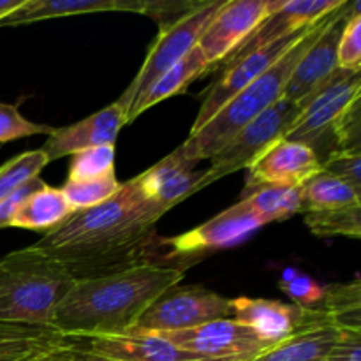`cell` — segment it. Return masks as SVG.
<instances>
[{
    "instance_id": "d6986e66",
    "label": "cell",
    "mask_w": 361,
    "mask_h": 361,
    "mask_svg": "<svg viewBox=\"0 0 361 361\" xmlns=\"http://www.w3.org/2000/svg\"><path fill=\"white\" fill-rule=\"evenodd\" d=\"M194 168L196 166L187 162L176 148L168 157L137 175V178L147 197L171 210L180 201L197 192L203 171H196Z\"/></svg>"
},
{
    "instance_id": "8992f818",
    "label": "cell",
    "mask_w": 361,
    "mask_h": 361,
    "mask_svg": "<svg viewBox=\"0 0 361 361\" xmlns=\"http://www.w3.org/2000/svg\"><path fill=\"white\" fill-rule=\"evenodd\" d=\"M224 2L226 0H204L178 21L161 28L157 39L148 49L140 73L136 74L133 83L126 88V92L120 95L118 101L130 108L133 102L140 99L159 76H162L166 71L178 63L187 53L192 51L210 21L224 6Z\"/></svg>"
},
{
    "instance_id": "5b68a950",
    "label": "cell",
    "mask_w": 361,
    "mask_h": 361,
    "mask_svg": "<svg viewBox=\"0 0 361 361\" xmlns=\"http://www.w3.org/2000/svg\"><path fill=\"white\" fill-rule=\"evenodd\" d=\"M298 115L300 106L284 99L261 113L210 159V166L204 169L200 180L197 192L224 176L249 169L271 145L284 140L286 133Z\"/></svg>"
},
{
    "instance_id": "f546056e",
    "label": "cell",
    "mask_w": 361,
    "mask_h": 361,
    "mask_svg": "<svg viewBox=\"0 0 361 361\" xmlns=\"http://www.w3.org/2000/svg\"><path fill=\"white\" fill-rule=\"evenodd\" d=\"M122 183L116 180L115 173L101 176L94 180H81V182H69L67 180L60 190L63 192L66 200L69 201L74 210H87V208L97 207L106 203L118 192Z\"/></svg>"
},
{
    "instance_id": "9a60e30c",
    "label": "cell",
    "mask_w": 361,
    "mask_h": 361,
    "mask_svg": "<svg viewBox=\"0 0 361 361\" xmlns=\"http://www.w3.org/2000/svg\"><path fill=\"white\" fill-rule=\"evenodd\" d=\"M321 171L323 162L317 152L303 143L281 140L250 166L242 197L267 187H302Z\"/></svg>"
},
{
    "instance_id": "52a82bcc",
    "label": "cell",
    "mask_w": 361,
    "mask_h": 361,
    "mask_svg": "<svg viewBox=\"0 0 361 361\" xmlns=\"http://www.w3.org/2000/svg\"><path fill=\"white\" fill-rule=\"evenodd\" d=\"M233 317L231 300L204 286H175L159 296L129 334H169Z\"/></svg>"
},
{
    "instance_id": "d590c367",
    "label": "cell",
    "mask_w": 361,
    "mask_h": 361,
    "mask_svg": "<svg viewBox=\"0 0 361 361\" xmlns=\"http://www.w3.org/2000/svg\"><path fill=\"white\" fill-rule=\"evenodd\" d=\"M279 286L293 300L295 305L316 307L319 305L324 295V288L319 282L307 277V275H298L291 268L284 271Z\"/></svg>"
},
{
    "instance_id": "f1b7e54d",
    "label": "cell",
    "mask_w": 361,
    "mask_h": 361,
    "mask_svg": "<svg viewBox=\"0 0 361 361\" xmlns=\"http://www.w3.org/2000/svg\"><path fill=\"white\" fill-rule=\"evenodd\" d=\"M48 162V157L39 148L23 152L0 166V203L32 178H37Z\"/></svg>"
},
{
    "instance_id": "30bf717a",
    "label": "cell",
    "mask_w": 361,
    "mask_h": 361,
    "mask_svg": "<svg viewBox=\"0 0 361 361\" xmlns=\"http://www.w3.org/2000/svg\"><path fill=\"white\" fill-rule=\"evenodd\" d=\"M231 309L233 319L249 326L261 338L274 344L305 331L334 328L330 317L319 305L302 307L279 300L240 296L231 300Z\"/></svg>"
},
{
    "instance_id": "e0dca14e",
    "label": "cell",
    "mask_w": 361,
    "mask_h": 361,
    "mask_svg": "<svg viewBox=\"0 0 361 361\" xmlns=\"http://www.w3.org/2000/svg\"><path fill=\"white\" fill-rule=\"evenodd\" d=\"M345 2L348 0H284V4L275 13L264 18L259 27L252 32V35L219 67L229 66L249 51L279 41V39L289 37L302 28L317 23L324 16L345 6Z\"/></svg>"
},
{
    "instance_id": "2e32d148",
    "label": "cell",
    "mask_w": 361,
    "mask_h": 361,
    "mask_svg": "<svg viewBox=\"0 0 361 361\" xmlns=\"http://www.w3.org/2000/svg\"><path fill=\"white\" fill-rule=\"evenodd\" d=\"M129 108L116 101L94 115L71 123L67 127L53 129L41 147L48 161H56L66 155L97 147H115V141L123 126H127Z\"/></svg>"
},
{
    "instance_id": "d4e9b609",
    "label": "cell",
    "mask_w": 361,
    "mask_h": 361,
    "mask_svg": "<svg viewBox=\"0 0 361 361\" xmlns=\"http://www.w3.org/2000/svg\"><path fill=\"white\" fill-rule=\"evenodd\" d=\"M338 337L337 328H321L293 335L252 361H317L324 360Z\"/></svg>"
},
{
    "instance_id": "b9f144b4",
    "label": "cell",
    "mask_w": 361,
    "mask_h": 361,
    "mask_svg": "<svg viewBox=\"0 0 361 361\" xmlns=\"http://www.w3.org/2000/svg\"><path fill=\"white\" fill-rule=\"evenodd\" d=\"M317 361H324V360H317Z\"/></svg>"
},
{
    "instance_id": "277c9868",
    "label": "cell",
    "mask_w": 361,
    "mask_h": 361,
    "mask_svg": "<svg viewBox=\"0 0 361 361\" xmlns=\"http://www.w3.org/2000/svg\"><path fill=\"white\" fill-rule=\"evenodd\" d=\"M74 282L63 264L32 245L6 254L0 257V326L51 328Z\"/></svg>"
},
{
    "instance_id": "74e56055",
    "label": "cell",
    "mask_w": 361,
    "mask_h": 361,
    "mask_svg": "<svg viewBox=\"0 0 361 361\" xmlns=\"http://www.w3.org/2000/svg\"><path fill=\"white\" fill-rule=\"evenodd\" d=\"M42 180L39 178H32L30 182L25 183L23 187H20V189L16 190L14 194H11L7 200H4L2 203H0V229L2 228H9L11 224V219L14 217V214L18 212V208L21 207V203H23L25 200H27L28 196H30L34 190H37L39 187L42 185Z\"/></svg>"
},
{
    "instance_id": "3957f363",
    "label": "cell",
    "mask_w": 361,
    "mask_h": 361,
    "mask_svg": "<svg viewBox=\"0 0 361 361\" xmlns=\"http://www.w3.org/2000/svg\"><path fill=\"white\" fill-rule=\"evenodd\" d=\"M337 11L317 21L277 63H274L267 73L261 74L250 85H247L243 90H240L231 101L226 102L219 109L217 115L210 122L204 123L197 133L190 134L185 143L178 147L182 157L192 166H197L207 159L210 161L243 127L249 126L261 113H264L275 102L281 101L286 85H288L291 74L295 73V67L298 66L307 49L319 37V34L330 23Z\"/></svg>"
},
{
    "instance_id": "5bb4252c",
    "label": "cell",
    "mask_w": 361,
    "mask_h": 361,
    "mask_svg": "<svg viewBox=\"0 0 361 361\" xmlns=\"http://www.w3.org/2000/svg\"><path fill=\"white\" fill-rule=\"evenodd\" d=\"M358 9V2H345V6L334 14L330 23L324 27L319 37L312 42L298 66L295 67V73L291 74L284 88V94H282L284 101L302 106L310 95L316 94L335 76V73L338 71L337 49L342 30H344L348 18Z\"/></svg>"
},
{
    "instance_id": "9c48e42d",
    "label": "cell",
    "mask_w": 361,
    "mask_h": 361,
    "mask_svg": "<svg viewBox=\"0 0 361 361\" xmlns=\"http://www.w3.org/2000/svg\"><path fill=\"white\" fill-rule=\"evenodd\" d=\"M155 335L204 361H252L275 345L233 317L212 321L190 330Z\"/></svg>"
},
{
    "instance_id": "836d02e7",
    "label": "cell",
    "mask_w": 361,
    "mask_h": 361,
    "mask_svg": "<svg viewBox=\"0 0 361 361\" xmlns=\"http://www.w3.org/2000/svg\"><path fill=\"white\" fill-rule=\"evenodd\" d=\"M338 69L360 73L361 71V13L355 11L348 18L337 49Z\"/></svg>"
},
{
    "instance_id": "cb8c5ba5",
    "label": "cell",
    "mask_w": 361,
    "mask_h": 361,
    "mask_svg": "<svg viewBox=\"0 0 361 361\" xmlns=\"http://www.w3.org/2000/svg\"><path fill=\"white\" fill-rule=\"evenodd\" d=\"M361 207V194L335 176L321 171L302 185V214Z\"/></svg>"
},
{
    "instance_id": "7c38bea8",
    "label": "cell",
    "mask_w": 361,
    "mask_h": 361,
    "mask_svg": "<svg viewBox=\"0 0 361 361\" xmlns=\"http://www.w3.org/2000/svg\"><path fill=\"white\" fill-rule=\"evenodd\" d=\"M282 4L284 0H226L197 42L212 71L231 56L252 35L261 21Z\"/></svg>"
},
{
    "instance_id": "f35d334b",
    "label": "cell",
    "mask_w": 361,
    "mask_h": 361,
    "mask_svg": "<svg viewBox=\"0 0 361 361\" xmlns=\"http://www.w3.org/2000/svg\"><path fill=\"white\" fill-rule=\"evenodd\" d=\"M85 355L80 353L78 349H74L73 345H62V348L51 349L48 353H42V355L34 356V358L27 360V361H83Z\"/></svg>"
},
{
    "instance_id": "ab89813d",
    "label": "cell",
    "mask_w": 361,
    "mask_h": 361,
    "mask_svg": "<svg viewBox=\"0 0 361 361\" xmlns=\"http://www.w3.org/2000/svg\"><path fill=\"white\" fill-rule=\"evenodd\" d=\"M27 0H0V21L6 20L13 13H16Z\"/></svg>"
},
{
    "instance_id": "ffe728a7",
    "label": "cell",
    "mask_w": 361,
    "mask_h": 361,
    "mask_svg": "<svg viewBox=\"0 0 361 361\" xmlns=\"http://www.w3.org/2000/svg\"><path fill=\"white\" fill-rule=\"evenodd\" d=\"M141 7H143V0H27L16 13L0 21V25L14 27V25L53 20V18L108 13V11L141 14Z\"/></svg>"
},
{
    "instance_id": "ba28073f",
    "label": "cell",
    "mask_w": 361,
    "mask_h": 361,
    "mask_svg": "<svg viewBox=\"0 0 361 361\" xmlns=\"http://www.w3.org/2000/svg\"><path fill=\"white\" fill-rule=\"evenodd\" d=\"M263 226L267 224L247 207L245 201L240 200L228 210L183 235L161 238V264L171 267V261H175L173 267L180 268V261H187V264L196 263L215 250L245 242Z\"/></svg>"
},
{
    "instance_id": "4fadbf2b",
    "label": "cell",
    "mask_w": 361,
    "mask_h": 361,
    "mask_svg": "<svg viewBox=\"0 0 361 361\" xmlns=\"http://www.w3.org/2000/svg\"><path fill=\"white\" fill-rule=\"evenodd\" d=\"M360 95L361 74L338 69L323 88L300 106V115L291 123L284 140L303 143L314 150L316 145L330 134L331 126L341 113Z\"/></svg>"
},
{
    "instance_id": "6da1fadb",
    "label": "cell",
    "mask_w": 361,
    "mask_h": 361,
    "mask_svg": "<svg viewBox=\"0 0 361 361\" xmlns=\"http://www.w3.org/2000/svg\"><path fill=\"white\" fill-rule=\"evenodd\" d=\"M168 212L147 197L136 176L106 203L74 212L32 247L63 264L74 281L147 264L162 267L155 224Z\"/></svg>"
},
{
    "instance_id": "4316f807",
    "label": "cell",
    "mask_w": 361,
    "mask_h": 361,
    "mask_svg": "<svg viewBox=\"0 0 361 361\" xmlns=\"http://www.w3.org/2000/svg\"><path fill=\"white\" fill-rule=\"evenodd\" d=\"M242 200L264 224L282 222L302 210V187H267Z\"/></svg>"
},
{
    "instance_id": "8d00e7d4",
    "label": "cell",
    "mask_w": 361,
    "mask_h": 361,
    "mask_svg": "<svg viewBox=\"0 0 361 361\" xmlns=\"http://www.w3.org/2000/svg\"><path fill=\"white\" fill-rule=\"evenodd\" d=\"M324 361H361V331L338 330L337 341Z\"/></svg>"
},
{
    "instance_id": "60d3db41",
    "label": "cell",
    "mask_w": 361,
    "mask_h": 361,
    "mask_svg": "<svg viewBox=\"0 0 361 361\" xmlns=\"http://www.w3.org/2000/svg\"><path fill=\"white\" fill-rule=\"evenodd\" d=\"M83 361H113V360H106V358H101V356H94V355H85Z\"/></svg>"
},
{
    "instance_id": "e575fe53",
    "label": "cell",
    "mask_w": 361,
    "mask_h": 361,
    "mask_svg": "<svg viewBox=\"0 0 361 361\" xmlns=\"http://www.w3.org/2000/svg\"><path fill=\"white\" fill-rule=\"evenodd\" d=\"M321 162H323V173L342 180L361 194V152L334 150Z\"/></svg>"
},
{
    "instance_id": "603a6c76",
    "label": "cell",
    "mask_w": 361,
    "mask_h": 361,
    "mask_svg": "<svg viewBox=\"0 0 361 361\" xmlns=\"http://www.w3.org/2000/svg\"><path fill=\"white\" fill-rule=\"evenodd\" d=\"M67 342L69 338L53 328L0 326V361H27Z\"/></svg>"
},
{
    "instance_id": "ac0fdd59",
    "label": "cell",
    "mask_w": 361,
    "mask_h": 361,
    "mask_svg": "<svg viewBox=\"0 0 361 361\" xmlns=\"http://www.w3.org/2000/svg\"><path fill=\"white\" fill-rule=\"evenodd\" d=\"M69 345L83 355L101 356L113 361H204L182 351L159 335L148 334L69 338Z\"/></svg>"
},
{
    "instance_id": "7a4b0ae2",
    "label": "cell",
    "mask_w": 361,
    "mask_h": 361,
    "mask_svg": "<svg viewBox=\"0 0 361 361\" xmlns=\"http://www.w3.org/2000/svg\"><path fill=\"white\" fill-rule=\"evenodd\" d=\"M183 274L180 268L147 264L76 281L49 326L67 338L127 335L159 296L180 286Z\"/></svg>"
},
{
    "instance_id": "83f0119b",
    "label": "cell",
    "mask_w": 361,
    "mask_h": 361,
    "mask_svg": "<svg viewBox=\"0 0 361 361\" xmlns=\"http://www.w3.org/2000/svg\"><path fill=\"white\" fill-rule=\"evenodd\" d=\"M305 226L321 238L328 236H351L361 238V207L341 208L328 212H307L303 214Z\"/></svg>"
},
{
    "instance_id": "44dd1931",
    "label": "cell",
    "mask_w": 361,
    "mask_h": 361,
    "mask_svg": "<svg viewBox=\"0 0 361 361\" xmlns=\"http://www.w3.org/2000/svg\"><path fill=\"white\" fill-rule=\"evenodd\" d=\"M208 71H212V66L208 63V60L204 59L203 51L196 46V48L190 53H187L178 63H175L171 69H168L162 76H159L157 80L150 85V88H148L140 99H136V101L133 102V106L129 108V115H127V123L136 120L141 113L150 109L152 106L159 104V102L166 101V99L173 97V95L185 92L187 87H189L194 80L203 76Z\"/></svg>"
},
{
    "instance_id": "484cf974",
    "label": "cell",
    "mask_w": 361,
    "mask_h": 361,
    "mask_svg": "<svg viewBox=\"0 0 361 361\" xmlns=\"http://www.w3.org/2000/svg\"><path fill=\"white\" fill-rule=\"evenodd\" d=\"M337 330L361 331V282L324 286V295L319 303Z\"/></svg>"
},
{
    "instance_id": "7402d4cb",
    "label": "cell",
    "mask_w": 361,
    "mask_h": 361,
    "mask_svg": "<svg viewBox=\"0 0 361 361\" xmlns=\"http://www.w3.org/2000/svg\"><path fill=\"white\" fill-rule=\"evenodd\" d=\"M74 212L76 210L71 207L62 190L42 183L21 203L14 217L11 219L9 228L44 231L46 235L66 222Z\"/></svg>"
},
{
    "instance_id": "4dcf8cb0",
    "label": "cell",
    "mask_w": 361,
    "mask_h": 361,
    "mask_svg": "<svg viewBox=\"0 0 361 361\" xmlns=\"http://www.w3.org/2000/svg\"><path fill=\"white\" fill-rule=\"evenodd\" d=\"M115 173V147H97L78 152L71 157L69 182L94 180Z\"/></svg>"
},
{
    "instance_id": "1f68e13d",
    "label": "cell",
    "mask_w": 361,
    "mask_h": 361,
    "mask_svg": "<svg viewBox=\"0 0 361 361\" xmlns=\"http://www.w3.org/2000/svg\"><path fill=\"white\" fill-rule=\"evenodd\" d=\"M334 150L361 152V95L341 113L330 129Z\"/></svg>"
},
{
    "instance_id": "d6a6232c",
    "label": "cell",
    "mask_w": 361,
    "mask_h": 361,
    "mask_svg": "<svg viewBox=\"0 0 361 361\" xmlns=\"http://www.w3.org/2000/svg\"><path fill=\"white\" fill-rule=\"evenodd\" d=\"M55 127L34 123L25 118L18 109V104H4L0 102V145L21 137L35 136V134H51Z\"/></svg>"
},
{
    "instance_id": "8fae6325",
    "label": "cell",
    "mask_w": 361,
    "mask_h": 361,
    "mask_svg": "<svg viewBox=\"0 0 361 361\" xmlns=\"http://www.w3.org/2000/svg\"><path fill=\"white\" fill-rule=\"evenodd\" d=\"M314 25L302 28V30L289 35V37L279 39V41L270 42V44L261 46V48L243 55L242 59L231 62L229 66L222 67V74L219 76V80L204 92V99L201 102L196 120H194L192 127H190V134L197 133L204 123L210 122L217 115V111L226 102L231 101L240 90H243L247 85L252 83L261 74L267 73L274 63H277Z\"/></svg>"
}]
</instances>
